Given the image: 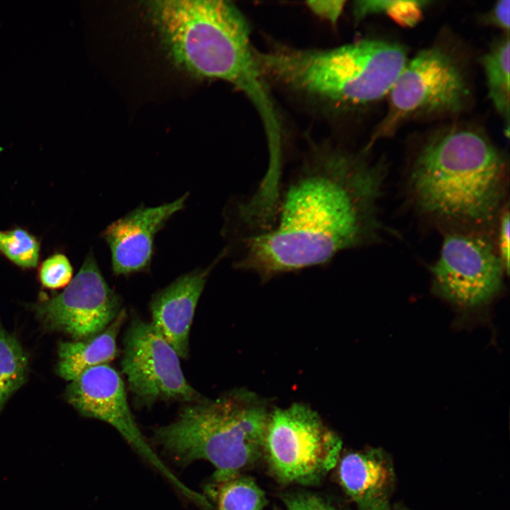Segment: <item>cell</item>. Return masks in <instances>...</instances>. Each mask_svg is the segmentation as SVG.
I'll return each instance as SVG.
<instances>
[{"label": "cell", "instance_id": "9", "mask_svg": "<svg viewBox=\"0 0 510 510\" xmlns=\"http://www.w3.org/2000/svg\"><path fill=\"white\" fill-rule=\"evenodd\" d=\"M123 344L122 370L137 404L151 406L170 400L193 403L203 399L185 378L174 348L150 322L134 317Z\"/></svg>", "mask_w": 510, "mask_h": 510}, {"label": "cell", "instance_id": "18", "mask_svg": "<svg viewBox=\"0 0 510 510\" xmlns=\"http://www.w3.org/2000/svg\"><path fill=\"white\" fill-rule=\"evenodd\" d=\"M208 492L215 499L217 510H264L268 502L254 479L243 474L213 483Z\"/></svg>", "mask_w": 510, "mask_h": 510}, {"label": "cell", "instance_id": "11", "mask_svg": "<svg viewBox=\"0 0 510 510\" xmlns=\"http://www.w3.org/2000/svg\"><path fill=\"white\" fill-rule=\"evenodd\" d=\"M121 299L106 283L92 253L59 295L35 307L45 326L69 334L76 341L106 329L120 311Z\"/></svg>", "mask_w": 510, "mask_h": 510}, {"label": "cell", "instance_id": "20", "mask_svg": "<svg viewBox=\"0 0 510 510\" xmlns=\"http://www.w3.org/2000/svg\"><path fill=\"white\" fill-rule=\"evenodd\" d=\"M0 251L18 266L32 268L38 264L40 245L35 237L23 229L0 230Z\"/></svg>", "mask_w": 510, "mask_h": 510}, {"label": "cell", "instance_id": "3", "mask_svg": "<svg viewBox=\"0 0 510 510\" xmlns=\"http://www.w3.org/2000/svg\"><path fill=\"white\" fill-rule=\"evenodd\" d=\"M507 178L503 154L487 137L452 129L423 145L410 167L407 186L422 215L461 230L475 229L497 215Z\"/></svg>", "mask_w": 510, "mask_h": 510}, {"label": "cell", "instance_id": "1", "mask_svg": "<svg viewBox=\"0 0 510 510\" xmlns=\"http://www.w3.org/2000/svg\"><path fill=\"white\" fill-rule=\"evenodd\" d=\"M385 178L365 151L310 142L290 170L281 167L231 203L226 254L264 280L327 264L375 238Z\"/></svg>", "mask_w": 510, "mask_h": 510}, {"label": "cell", "instance_id": "25", "mask_svg": "<svg viewBox=\"0 0 510 510\" xmlns=\"http://www.w3.org/2000/svg\"><path fill=\"white\" fill-rule=\"evenodd\" d=\"M509 0L498 1L489 14L492 23L501 28L509 29Z\"/></svg>", "mask_w": 510, "mask_h": 510}, {"label": "cell", "instance_id": "26", "mask_svg": "<svg viewBox=\"0 0 510 510\" xmlns=\"http://www.w3.org/2000/svg\"><path fill=\"white\" fill-rule=\"evenodd\" d=\"M391 510H411L406 507L405 506L400 504H396L393 506L392 509Z\"/></svg>", "mask_w": 510, "mask_h": 510}, {"label": "cell", "instance_id": "8", "mask_svg": "<svg viewBox=\"0 0 510 510\" xmlns=\"http://www.w3.org/2000/svg\"><path fill=\"white\" fill-rule=\"evenodd\" d=\"M431 271L438 295L468 308L492 300L500 291L506 273L491 241L470 230L454 231L444 237Z\"/></svg>", "mask_w": 510, "mask_h": 510}, {"label": "cell", "instance_id": "24", "mask_svg": "<svg viewBox=\"0 0 510 510\" xmlns=\"http://www.w3.org/2000/svg\"><path fill=\"white\" fill-rule=\"evenodd\" d=\"M497 251L504 268L508 273L509 269V212L508 208L503 210L499 219Z\"/></svg>", "mask_w": 510, "mask_h": 510}, {"label": "cell", "instance_id": "17", "mask_svg": "<svg viewBox=\"0 0 510 510\" xmlns=\"http://www.w3.org/2000/svg\"><path fill=\"white\" fill-rule=\"evenodd\" d=\"M28 359L17 339L0 322V412L26 381Z\"/></svg>", "mask_w": 510, "mask_h": 510}, {"label": "cell", "instance_id": "19", "mask_svg": "<svg viewBox=\"0 0 510 510\" xmlns=\"http://www.w3.org/2000/svg\"><path fill=\"white\" fill-rule=\"evenodd\" d=\"M426 3L421 1H358L354 2L352 11L356 21L373 14L383 13L402 26L412 27L422 17Z\"/></svg>", "mask_w": 510, "mask_h": 510}, {"label": "cell", "instance_id": "2", "mask_svg": "<svg viewBox=\"0 0 510 510\" xmlns=\"http://www.w3.org/2000/svg\"><path fill=\"white\" fill-rule=\"evenodd\" d=\"M254 57L271 89L330 120L388 94L407 62L401 45L374 39L329 48L276 43Z\"/></svg>", "mask_w": 510, "mask_h": 510}, {"label": "cell", "instance_id": "27", "mask_svg": "<svg viewBox=\"0 0 510 510\" xmlns=\"http://www.w3.org/2000/svg\"><path fill=\"white\" fill-rule=\"evenodd\" d=\"M273 510H281V509H279L278 507L275 506L274 509H273Z\"/></svg>", "mask_w": 510, "mask_h": 510}, {"label": "cell", "instance_id": "14", "mask_svg": "<svg viewBox=\"0 0 510 510\" xmlns=\"http://www.w3.org/2000/svg\"><path fill=\"white\" fill-rule=\"evenodd\" d=\"M339 482L358 510H391L396 475L390 455L381 448L351 451L339 458Z\"/></svg>", "mask_w": 510, "mask_h": 510}, {"label": "cell", "instance_id": "12", "mask_svg": "<svg viewBox=\"0 0 510 510\" xmlns=\"http://www.w3.org/2000/svg\"><path fill=\"white\" fill-rule=\"evenodd\" d=\"M188 195L158 206L140 205L106 228L102 237L110 248L115 275L127 276L149 267L156 234L184 208Z\"/></svg>", "mask_w": 510, "mask_h": 510}, {"label": "cell", "instance_id": "10", "mask_svg": "<svg viewBox=\"0 0 510 510\" xmlns=\"http://www.w3.org/2000/svg\"><path fill=\"white\" fill-rule=\"evenodd\" d=\"M65 397L81 414L113 426L149 465L185 497L195 501L198 493L181 481L145 440L129 407L123 381L113 367L99 365L83 372L67 386Z\"/></svg>", "mask_w": 510, "mask_h": 510}, {"label": "cell", "instance_id": "13", "mask_svg": "<svg viewBox=\"0 0 510 510\" xmlns=\"http://www.w3.org/2000/svg\"><path fill=\"white\" fill-rule=\"evenodd\" d=\"M225 256L223 251L208 268H196L181 276L152 297L150 323L182 358L188 356L191 326L208 277Z\"/></svg>", "mask_w": 510, "mask_h": 510}, {"label": "cell", "instance_id": "6", "mask_svg": "<svg viewBox=\"0 0 510 510\" xmlns=\"http://www.w3.org/2000/svg\"><path fill=\"white\" fill-rule=\"evenodd\" d=\"M341 448L316 412L295 403L270 413L262 458L278 482L315 486L337 465Z\"/></svg>", "mask_w": 510, "mask_h": 510}, {"label": "cell", "instance_id": "15", "mask_svg": "<svg viewBox=\"0 0 510 510\" xmlns=\"http://www.w3.org/2000/svg\"><path fill=\"white\" fill-rule=\"evenodd\" d=\"M125 319V312L122 310L100 334L84 341L60 342L57 351V374L72 381L85 370L113 360L117 354V336Z\"/></svg>", "mask_w": 510, "mask_h": 510}, {"label": "cell", "instance_id": "16", "mask_svg": "<svg viewBox=\"0 0 510 510\" xmlns=\"http://www.w3.org/2000/svg\"><path fill=\"white\" fill-rule=\"evenodd\" d=\"M509 38H502L482 58L489 96L504 120L509 132Z\"/></svg>", "mask_w": 510, "mask_h": 510}, {"label": "cell", "instance_id": "23", "mask_svg": "<svg viewBox=\"0 0 510 510\" xmlns=\"http://www.w3.org/2000/svg\"><path fill=\"white\" fill-rule=\"evenodd\" d=\"M345 1H310L307 7L316 16L335 25L344 10Z\"/></svg>", "mask_w": 510, "mask_h": 510}, {"label": "cell", "instance_id": "21", "mask_svg": "<svg viewBox=\"0 0 510 510\" xmlns=\"http://www.w3.org/2000/svg\"><path fill=\"white\" fill-rule=\"evenodd\" d=\"M73 268L63 254L52 255L43 261L40 269L41 283L50 289L67 286L72 279Z\"/></svg>", "mask_w": 510, "mask_h": 510}, {"label": "cell", "instance_id": "5", "mask_svg": "<svg viewBox=\"0 0 510 510\" xmlns=\"http://www.w3.org/2000/svg\"><path fill=\"white\" fill-rule=\"evenodd\" d=\"M269 414L266 406L248 392L203 398L184 407L171 424L155 429L152 438L181 465L197 460L210 462L217 484L242 475L262 458Z\"/></svg>", "mask_w": 510, "mask_h": 510}, {"label": "cell", "instance_id": "7", "mask_svg": "<svg viewBox=\"0 0 510 510\" xmlns=\"http://www.w3.org/2000/svg\"><path fill=\"white\" fill-rule=\"evenodd\" d=\"M388 95V111L375 137L390 134L411 118L460 111L469 97V88L454 57L434 46L407 62Z\"/></svg>", "mask_w": 510, "mask_h": 510}, {"label": "cell", "instance_id": "22", "mask_svg": "<svg viewBox=\"0 0 510 510\" xmlns=\"http://www.w3.org/2000/svg\"><path fill=\"white\" fill-rule=\"evenodd\" d=\"M280 499L286 510H346L327 497L305 490L283 493Z\"/></svg>", "mask_w": 510, "mask_h": 510}, {"label": "cell", "instance_id": "4", "mask_svg": "<svg viewBox=\"0 0 510 510\" xmlns=\"http://www.w3.org/2000/svg\"><path fill=\"white\" fill-rule=\"evenodd\" d=\"M151 8L176 62L199 76L231 84L255 108L268 101L249 23L237 6L227 1L174 0L154 1Z\"/></svg>", "mask_w": 510, "mask_h": 510}]
</instances>
